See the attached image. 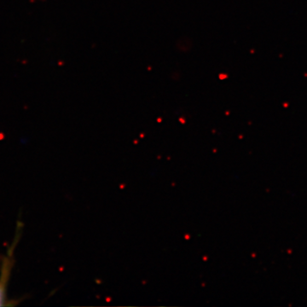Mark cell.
<instances>
[{
	"label": "cell",
	"instance_id": "obj_1",
	"mask_svg": "<svg viewBox=\"0 0 307 307\" xmlns=\"http://www.w3.org/2000/svg\"><path fill=\"white\" fill-rule=\"evenodd\" d=\"M12 253L13 252L11 251L7 256L2 258L0 263V306L8 305L6 302L7 284L15 262Z\"/></svg>",
	"mask_w": 307,
	"mask_h": 307
}]
</instances>
